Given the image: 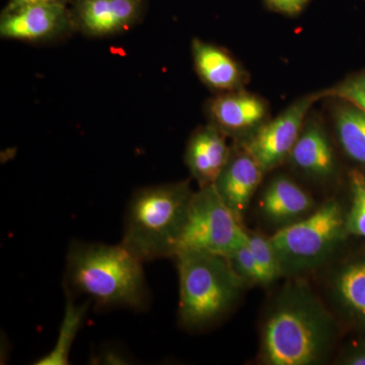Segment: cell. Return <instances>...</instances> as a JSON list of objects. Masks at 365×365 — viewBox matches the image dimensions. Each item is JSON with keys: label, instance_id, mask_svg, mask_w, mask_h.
<instances>
[{"label": "cell", "instance_id": "5", "mask_svg": "<svg viewBox=\"0 0 365 365\" xmlns=\"http://www.w3.org/2000/svg\"><path fill=\"white\" fill-rule=\"evenodd\" d=\"M348 235L346 213L337 201L331 200L281 227L270 241L282 273H297L323 263Z\"/></svg>", "mask_w": 365, "mask_h": 365}, {"label": "cell", "instance_id": "17", "mask_svg": "<svg viewBox=\"0 0 365 365\" xmlns=\"http://www.w3.org/2000/svg\"><path fill=\"white\" fill-rule=\"evenodd\" d=\"M336 135L346 155L365 167V112L357 106L339 100L333 113Z\"/></svg>", "mask_w": 365, "mask_h": 365}, {"label": "cell", "instance_id": "14", "mask_svg": "<svg viewBox=\"0 0 365 365\" xmlns=\"http://www.w3.org/2000/svg\"><path fill=\"white\" fill-rule=\"evenodd\" d=\"M262 212L271 222L282 227L311 213L313 199L289 178L276 177L262 195Z\"/></svg>", "mask_w": 365, "mask_h": 365}, {"label": "cell", "instance_id": "23", "mask_svg": "<svg viewBox=\"0 0 365 365\" xmlns=\"http://www.w3.org/2000/svg\"><path fill=\"white\" fill-rule=\"evenodd\" d=\"M311 0H265L266 4L273 11L287 16L299 14Z\"/></svg>", "mask_w": 365, "mask_h": 365}, {"label": "cell", "instance_id": "15", "mask_svg": "<svg viewBox=\"0 0 365 365\" xmlns=\"http://www.w3.org/2000/svg\"><path fill=\"white\" fill-rule=\"evenodd\" d=\"M289 158L294 167L317 179H326L335 172L332 145L323 127L313 120L304 123Z\"/></svg>", "mask_w": 365, "mask_h": 365}, {"label": "cell", "instance_id": "6", "mask_svg": "<svg viewBox=\"0 0 365 365\" xmlns=\"http://www.w3.org/2000/svg\"><path fill=\"white\" fill-rule=\"evenodd\" d=\"M241 222L215 185L201 187L192 197L176 254L194 251L228 257L248 242L249 232Z\"/></svg>", "mask_w": 365, "mask_h": 365}, {"label": "cell", "instance_id": "11", "mask_svg": "<svg viewBox=\"0 0 365 365\" xmlns=\"http://www.w3.org/2000/svg\"><path fill=\"white\" fill-rule=\"evenodd\" d=\"M263 173L259 163L244 148L241 153H232L213 184L222 200L241 220L260 185Z\"/></svg>", "mask_w": 365, "mask_h": 365}, {"label": "cell", "instance_id": "9", "mask_svg": "<svg viewBox=\"0 0 365 365\" xmlns=\"http://www.w3.org/2000/svg\"><path fill=\"white\" fill-rule=\"evenodd\" d=\"M76 30L91 37L123 33L140 20L144 0H71Z\"/></svg>", "mask_w": 365, "mask_h": 365}, {"label": "cell", "instance_id": "25", "mask_svg": "<svg viewBox=\"0 0 365 365\" xmlns=\"http://www.w3.org/2000/svg\"><path fill=\"white\" fill-rule=\"evenodd\" d=\"M344 364L348 365H365V344L350 353L344 360Z\"/></svg>", "mask_w": 365, "mask_h": 365}, {"label": "cell", "instance_id": "21", "mask_svg": "<svg viewBox=\"0 0 365 365\" xmlns=\"http://www.w3.org/2000/svg\"><path fill=\"white\" fill-rule=\"evenodd\" d=\"M323 98L347 101L365 112V71L347 76L337 85L321 91Z\"/></svg>", "mask_w": 365, "mask_h": 365}, {"label": "cell", "instance_id": "12", "mask_svg": "<svg viewBox=\"0 0 365 365\" xmlns=\"http://www.w3.org/2000/svg\"><path fill=\"white\" fill-rule=\"evenodd\" d=\"M267 111L262 98L240 90L222 93L208 107L212 124L225 134L241 133L260 126Z\"/></svg>", "mask_w": 365, "mask_h": 365}, {"label": "cell", "instance_id": "13", "mask_svg": "<svg viewBox=\"0 0 365 365\" xmlns=\"http://www.w3.org/2000/svg\"><path fill=\"white\" fill-rule=\"evenodd\" d=\"M191 50L197 73L206 86L222 93L241 90L246 73L225 50L200 39L192 41Z\"/></svg>", "mask_w": 365, "mask_h": 365}, {"label": "cell", "instance_id": "8", "mask_svg": "<svg viewBox=\"0 0 365 365\" xmlns=\"http://www.w3.org/2000/svg\"><path fill=\"white\" fill-rule=\"evenodd\" d=\"M76 30L71 7L66 4H38L2 13L0 35L4 39L47 42Z\"/></svg>", "mask_w": 365, "mask_h": 365}, {"label": "cell", "instance_id": "7", "mask_svg": "<svg viewBox=\"0 0 365 365\" xmlns=\"http://www.w3.org/2000/svg\"><path fill=\"white\" fill-rule=\"evenodd\" d=\"M321 91L295 101L277 117L259 127L245 150L259 163L263 172L274 169L289 158L312 106L321 100Z\"/></svg>", "mask_w": 365, "mask_h": 365}, {"label": "cell", "instance_id": "3", "mask_svg": "<svg viewBox=\"0 0 365 365\" xmlns=\"http://www.w3.org/2000/svg\"><path fill=\"white\" fill-rule=\"evenodd\" d=\"M193 195L186 181L136 191L127 208L121 244L143 263L174 257Z\"/></svg>", "mask_w": 365, "mask_h": 365}, {"label": "cell", "instance_id": "22", "mask_svg": "<svg viewBox=\"0 0 365 365\" xmlns=\"http://www.w3.org/2000/svg\"><path fill=\"white\" fill-rule=\"evenodd\" d=\"M232 264L235 272L246 282L258 283L262 284V276L260 269L258 267L256 259L249 247V240L246 244L235 249L230 256L227 257Z\"/></svg>", "mask_w": 365, "mask_h": 365}, {"label": "cell", "instance_id": "1", "mask_svg": "<svg viewBox=\"0 0 365 365\" xmlns=\"http://www.w3.org/2000/svg\"><path fill=\"white\" fill-rule=\"evenodd\" d=\"M143 262L123 245L73 242L67 255V295H86L100 307L141 309L148 292Z\"/></svg>", "mask_w": 365, "mask_h": 365}, {"label": "cell", "instance_id": "2", "mask_svg": "<svg viewBox=\"0 0 365 365\" xmlns=\"http://www.w3.org/2000/svg\"><path fill=\"white\" fill-rule=\"evenodd\" d=\"M333 336V322L304 287H288L263 330L262 354L271 365H309L321 359Z\"/></svg>", "mask_w": 365, "mask_h": 365}, {"label": "cell", "instance_id": "16", "mask_svg": "<svg viewBox=\"0 0 365 365\" xmlns=\"http://www.w3.org/2000/svg\"><path fill=\"white\" fill-rule=\"evenodd\" d=\"M334 292L344 313L365 328V256L340 269L334 280Z\"/></svg>", "mask_w": 365, "mask_h": 365}, {"label": "cell", "instance_id": "24", "mask_svg": "<svg viewBox=\"0 0 365 365\" xmlns=\"http://www.w3.org/2000/svg\"><path fill=\"white\" fill-rule=\"evenodd\" d=\"M71 0H9V4L4 7L2 13H11L16 9L38 4H71Z\"/></svg>", "mask_w": 365, "mask_h": 365}, {"label": "cell", "instance_id": "20", "mask_svg": "<svg viewBox=\"0 0 365 365\" xmlns=\"http://www.w3.org/2000/svg\"><path fill=\"white\" fill-rule=\"evenodd\" d=\"M249 247L260 269L262 284H269L282 275L279 259L270 239L260 235L249 234Z\"/></svg>", "mask_w": 365, "mask_h": 365}, {"label": "cell", "instance_id": "4", "mask_svg": "<svg viewBox=\"0 0 365 365\" xmlns=\"http://www.w3.org/2000/svg\"><path fill=\"white\" fill-rule=\"evenodd\" d=\"M174 258L179 273V316L182 325L203 328L227 313L245 281L227 257L184 251Z\"/></svg>", "mask_w": 365, "mask_h": 365}, {"label": "cell", "instance_id": "19", "mask_svg": "<svg viewBox=\"0 0 365 365\" xmlns=\"http://www.w3.org/2000/svg\"><path fill=\"white\" fill-rule=\"evenodd\" d=\"M350 207L346 213V227L349 235L365 239V173H350Z\"/></svg>", "mask_w": 365, "mask_h": 365}, {"label": "cell", "instance_id": "18", "mask_svg": "<svg viewBox=\"0 0 365 365\" xmlns=\"http://www.w3.org/2000/svg\"><path fill=\"white\" fill-rule=\"evenodd\" d=\"M91 300L85 304H76L73 297L67 295L66 311L60 325L56 343L51 351L38 359L37 365H66L69 364V353L72 344L83 326Z\"/></svg>", "mask_w": 365, "mask_h": 365}, {"label": "cell", "instance_id": "10", "mask_svg": "<svg viewBox=\"0 0 365 365\" xmlns=\"http://www.w3.org/2000/svg\"><path fill=\"white\" fill-rule=\"evenodd\" d=\"M230 155L225 132L211 123L197 129L190 137L185 163L201 188L215 184Z\"/></svg>", "mask_w": 365, "mask_h": 365}]
</instances>
